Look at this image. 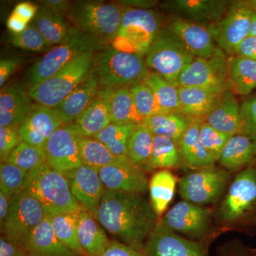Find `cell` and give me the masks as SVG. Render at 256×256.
I'll return each mask as SVG.
<instances>
[{"instance_id": "cell-1", "label": "cell", "mask_w": 256, "mask_h": 256, "mask_svg": "<svg viewBox=\"0 0 256 256\" xmlns=\"http://www.w3.org/2000/svg\"><path fill=\"white\" fill-rule=\"evenodd\" d=\"M97 220L118 242L144 252L159 216L143 194L106 190Z\"/></svg>"}, {"instance_id": "cell-2", "label": "cell", "mask_w": 256, "mask_h": 256, "mask_svg": "<svg viewBox=\"0 0 256 256\" xmlns=\"http://www.w3.org/2000/svg\"><path fill=\"white\" fill-rule=\"evenodd\" d=\"M220 232H250L256 228V166L239 172L216 213Z\"/></svg>"}, {"instance_id": "cell-3", "label": "cell", "mask_w": 256, "mask_h": 256, "mask_svg": "<svg viewBox=\"0 0 256 256\" xmlns=\"http://www.w3.org/2000/svg\"><path fill=\"white\" fill-rule=\"evenodd\" d=\"M90 72L99 87L114 90L142 82L150 73L141 56L106 46L94 54Z\"/></svg>"}, {"instance_id": "cell-4", "label": "cell", "mask_w": 256, "mask_h": 256, "mask_svg": "<svg viewBox=\"0 0 256 256\" xmlns=\"http://www.w3.org/2000/svg\"><path fill=\"white\" fill-rule=\"evenodd\" d=\"M30 173V182L25 192L40 202L46 216L77 213L82 210L70 192L65 175L46 163Z\"/></svg>"}, {"instance_id": "cell-5", "label": "cell", "mask_w": 256, "mask_h": 256, "mask_svg": "<svg viewBox=\"0 0 256 256\" xmlns=\"http://www.w3.org/2000/svg\"><path fill=\"white\" fill-rule=\"evenodd\" d=\"M106 47L92 35L73 26L66 41L44 56L32 66L28 72V88L54 75L77 57L96 53Z\"/></svg>"}, {"instance_id": "cell-6", "label": "cell", "mask_w": 256, "mask_h": 256, "mask_svg": "<svg viewBox=\"0 0 256 256\" xmlns=\"http://www.w3.org/2000/svg\"><path fill=\"white\" fill-rule=\"evenodd\" d=\"M162 20L152 10L126 8L110 46L144 56L160 34Z\"/></svg>"}, {"instance_id": "cell-7", "label": "cell", "mask_w": 256, "mask_h": 256, "mask_svg": "<svg viewBox=\"0 0 256 256\" xmlns=\"http://www.w3.org/2000/svg\"><path fill=\"white\" fill-rule=\"evenodd\" d=\"M124 10L116 3L78 2L72 5L68 16L75 28L92 35L106 46L118 32Z\"/></svg>"}, {"instance_id": "cell-8", "label": "cell", "mask_w": 256, "mask_h": 256, "mask_svg": "<svg viewBox=\"0 0 256 256\" xmlns=\"http://www.w3.org/2000/svg\"><path fill=\"white\" fill-rule=\"evenodd\" d=\"M94 54H84L77 57L50 78L28 88V95L38 104L56 108L88 74Z\"/></svg>"}, {"instance_id": "cell-9", "label": "cell", "mask_w": 256, "mask_h": 256, "mask_svg": "<svg viewBox=\"0 0 256 256\" xmlns=\"http://www.w3.org/2000/svg\"><path fill=\"white\" fill-rule=\"evenodd\" d=\"M195 57L169 32H160L146 55V66L172 85L178 87L183 70Z\"/></svg>"}, {"instance_id": "cell-10", "label": "cell", "mask_w": 256, "mask_h": 256, "mask_svg": "<svg viewBox=\"0 0 256 256\" xmlns=\"http://www.w3.org/2000/svg\"><path fill=\"white\" fill-rule=\"evenodd\" d=\"M232 173L222 168L194 170L178 180V192L184 201L195 204H213L220 201L229 186Z\"/></svg>"}, {"instance_id": "cell-11", "label": "cell", "mask_w": 256, "mask_h": 256, "mask_svg": "<svg viewBox=\"0 0 256 256\" xmlns=\"http://www.w3.org/2000/svg\"><path fill=\"white\" fill-rule=\"evenodd\" d=\"M46 212L35 197L24 192L12 196L9 213L1 228L2 236L22 246L44 218Z\"/></svg>"}, {"instance_id": "cell-12", "label": "cell", "mask_w": 256, "mask_h": 256, "mask_svg": "<svg viewBox=\"0 0 256 256\" xmlns=\"http://www.w3.org/2000/svg\"><path fill=\"white\" fill-rule=\"evenodd\" d=\"M160 220L166 228L186 238L198 242L210 238L212 212L206 207L183 200L172 207Z\"/></svg>"}, {"instance_id": "cell-13", "label": "cell", "mask_w": 256, "mask_h": 256, "mask_svg": "<svg viewBox=\"0 0 256 256\" xmlns=\"http://www.w3.org/2000/svg\"><path fill=\"white\" fill-rule=\"evenodd\" d=\"M180 86L202 88L220 92L228 90V60L223 52L212 58L195 57L180 76Z\"/></svg>"}, {"instance_id": "cell-14", "label": "cell", "mask_w": 256, "mask_h": 256, "mask_svg": "<svg viewBox=\"0 0 256 256\" xmlns=\"http://www.w3.org/2000/svg\"><path fill=\"white\" fill-rule=\"evenodd\" d=\"M82 137L73 124L58 128L43 146L46 164L64 174L82 166L79 149Z\"/></svg>"}, {"instance_id": "cell-15", "label": "cell", "mask_w": 256, "mask_h": 256, "mask_svg": "<svg viewBox=\"0 0 256 256\" xmlns=\"http://www.w3.org/2000/svg\"><path fill=\"white\" fill-rule=\"evenodd\" d=\"M208 242L182 237L159 220L146 240L144 252L146 256H208Z\"/></svg>"}, {"instance_id": "cell-16", "label": "cell", "mask_w": 256, "mask_h": 256, "mask_svg": "<svg viewBox=\"0 0 256 256\" xmlns=\"http://www.w3.org/2000/svg\"><path fill=\"white\" fill-rule=\"evenodd\" d=\"M252 15L245 8L230 6L222 20L208 28L222 52L235 56L239 45L250 35Z\"/></svg>"}, {"instance_id": "cell-17", "label": "cell", "mask_w": 256, "mask_h": 256, "mask_svg": "<svg viewBox=\"0 0 256 256\" xmlns=\"http://www.w3.org/2000/svg\"><path fill=\"white\" fill-rule=\"evenodd\" d=\"M64 175L79 205L97 220L98 210L106 191L99 176L98 170L82 164Z\"/></svg>"}, {"instance_id": "cell-18", "label": "cell", "mask_w": 256, "mask_h": 256, "mask_svg": "<svg viewBox=\"0 0 256 256\" xmlns=\"http://www.w3.org/2000/svg\"><path fill=\"white\" fill-rule=\"evenodd\" d=\"M232 2L227 0H170L162 3L161 8L176 18L206 26L222 20Z\"/></svg>"}, {"instance_id": "cell-19", "label": "cell", "mask_w": 256, "mask_h": 256, "mask_svg": "<svg viewBox=\"0 0 256 256\" xmlns=\"http://www.w3.org/2000/svg\"><path fill=\"white\" fill-rule=\"evenodd\" d=\"M64 126L54 108L33 104L20 127L18 132L23 142L43 148L58 128Z\"/></svg>"}, {"instance_id": "cell-20", "label": "cell", "mask_w": 256, "mask_h": 256, "mask_svg": "<svg viewBox=\"0 0 256 256\" xmlns=\"http://www.w3.org/2000/svg\"><path fill=\"white\" fill-rule=\"evenodd\" d=\"M168 32L176 36L194 57L212 58L223 52L216 45L208 26L176 18L170 22Z\"/></svg>"}, {"instance_id": "cell-21", "label": "cell", "mask_w": 256, "mask_h": 256, "mask_svg": "<svg viewBox=\"0 0 256 256\" xmlns=\"http://www.w3.org/2000/svg\"><path fill=\"white\" fill-rule=\"evenodd\" d=\"M98 174L106 190L109 191L144 194L149 188L146 172L128 158L100 168Z\"/></svg>"}, {"instance_id": "cell-22", "label": "cell", "mask_w": 256, "mask_h": 256, "mask_svg": "<svg viewBox=\"0 0 256 256\" xmlns=\"http://www.w3.org/2000/svg\"><path fill=\"white\" fill-rule=\"evenodd\" d=\"M178 90L180 102L178 112L188 118L192 122H205L224 92L184 86L178 87Z\"/></svg>"}, {"instance_id": "cell-23", "label": "cell", "mask_w": 256, "mask_h": 256, "mask_svg": "<svg viewBox=\"0 0 256 256\" xmlns=\"http://www.w3.org/2000/svg\"><path fill=\"white\" fill-rule=\"evenodd\" d=\"M109 89L98 90L95 98L74 122L82 137L94 138L112 122Z\"/></svg>"}, {"instance_id": "cell-24", "label": "cell", "mask_w": 256, "mask_h": 256, "mask_svg": "<svg viewBox=\"0 0 256 256\" xmlns=\"http://www.w3.org/2000/svg\"><path fill=\"white\" fill-rule=\"evenodd\" d=\"M205 122L230 136L244 134L240 106L232 90L223 92Z\"/></svg>"}, {"instance_id": "cell-25", "label": "cell", "mask_w": 256, "mask_h": 256, "mask_svg": "<svg viewBox=\"0 0 256 256\" xmlns=\"http://www.w3.org/2000/svg\"><path fill=\"white\" fill-rule=\"evenodd\" d=\"M98 90L97 78L90 69L78 86L54 108L63 124H74L94 100Z\"/></svg>"}, {"instance_id": "cell-26", "label": "cell", "mask_w": 256, "mask_h": 256, "mask_svg": "<svg viewBox=\"0 0 256 256\" xmlns=\"http://www.w3.org/2000/svg\"><path fill=\"white\" fill-rule=\"evenodd\" d=\"M22 246L28 256H78L58 238L48 216L28 236Z\"/></svg>"}, {"instance_id": "cell-27", "label": "cell", "mask_w": 256, "mask_h": 256, "mask_svg": "<svg viewBox=\"0 0 256 256\" xmlns=\"http://www.w3.org/2000/svg\"><path fill=\"white\" fill-rule=\"evenodd\" d=\"M28 92L18 84L3 88L0 94V126L20 127L31 109Z\"/></svg>"}, {"instance_id": "cell-28", "label": "cell", "mask_w": 256, "mask_h": 256, "mask_svg": "<svg viewBox=\"0 0 256 256\" xmlns=\"http://www.w3.org/2000/svg\"><path fill=\"white\" fill-rule=\"evenodd\" d=\"M220 168L230 173L242 170L256 164V142L244 134H236L229 140L220 160Z\"/></svg>"}, {"instance_id": "cell-29", "label": "cell", "mask_w": 256, "mask_h": 256, "mask_svg": "<svg viewBox=\"0 0 256 256\" xmlns=\"http://www.w3.org/2000/svg\"><path fill=\"white\" fill-rule=\"evenodd\" d=\"M77 236L85 256H99L110 240L95 217L84 210L77 213Z\"/></svg>"}, {"instance_id": "cell-30", "label": "cell", "mask_w": 256, "mask_h": 256, "mask_svg": "<svg viewBox=\"0 0 256 256\" xmlns=\"http://www.w3.org/2000/svg\"><path fill=\"white\" fill-rule=\"evenodd\" d=\"M201 124L192 122L178 144L185 164L194 170L212 168L216 162L200 140Z\"/></svg>"}, {"instance_id": "cell-31", "label": "cell", "mask_w": 256, "mask_h": 256, "mask_svg": "<svg viewBox=\"0 0 256 256\" xmlns=\"http://www.w3.org/2000/svg\"><path fill=\"white\" fill-rule=\"evenodd\" d=\"M32 24L41 32L50 47L58 46L66 41L72 30L63 14L46 6L38 9Z\"/></svg>"}, {"instance_id": "cell-32", "label": "cell", "mask_w": 256, "mask_h": 256, "mask_svg": "<svg viewBox=\"0 0 256 256\" xmlns=\"http://www.w3.org/2000/svg\"><path fill=\"white\" fill-rule=\"evenodd\" d=\"M229 90L240 96H248L256 88V60L239 56L228 60Z\"/></svg>"}, {"instance_id": "cell-33", "label": "cell", "mask_w": 256, "mask_h": 256, "mask_svg": "<svg viewBox=\"0 0 256 256\" xmlns=\"http://www.w3.org/2000/svg\"><path fill=\"white\" fill-rule=\"evenodd\" d=\"M142 124L154 136L168 138L178 144L192 122L180 112H168L144 119Z\"/></svg>"}, {"instance_id": "cell-34", "label": "cell", "mask_w": 256, "mask_h": 256, "mask_svg": "<svg viewBox=\"0 0 256 256\" xmlns=\"http://www.w3.org/2000/svg\"><path fill=\"white\" fill-rule=\"evenodd\" d=\"M178 180L169 170L154 173L149 182L150 200L156 215L161 216L174 198Z\"/></svg>"}, {"instance_id": "cell-35", "label": "cell", "mask_w": 256, "mask_h": 256, "mask_svg": "<svg viewBox=\"0 0 256 256\" xmlns=\"http://www.w3.org/2000/svg\"><path fill=\"white\" fill-rule=\"evenodd\" d=\"M154 134L142 122L133 130L128 144V158L144 172H150Z\"/></svg>"}, {"instance_id": "cell-36", "label": "cell", "mask_w": 256, "mask_h": 256, "mask_svg": "<svg viewBox=\"0 0 256 256\" xmlns=\"http://www.w3.org/2000/svg\"><path fill=\"white\" fill-rule=\"evenodd\" d=\"M109 100L112 122L118 124H139L142 122L143 119L138 114L133 102L130 87L110 90Z\"/></svg>"}, {"instance_id": "cell-37", "label": "cell", "mask_w": 256, "mask_h": 256, "mask_svg": "<svg viewBox=\"0 0 256 256\" xmlns=\"http://www.w3.org/2000/svg\"><path fill=\"white\" fill-rule=\"evenodd\" d=\"M185 163L178 144L168 138L154 136L150 172L156 169L180 168Z\"/></svg>"}, {"instance_id": "cell-38", "label": "cell", "mask_w": 256, "mask_h": 256, "mask_svg": "<svg viewBox=\"0 0 256 256\" xmlns=\"http://www.w3.org/2000/svg\"><path fill=\"white\" fill-rule=\"evenodd\" d=\"M79 149L82 164L98 170L120 162L128 158L114 156L102 142L94 138L82 137Z\"/></svg>"}, {"instance_id": "cell-39", "label": "cell", "mask_w": 256, "mask_h": 256, "mask_svg": "<svg viewBox=\"0 0 256 256\" xmlns=\"http://www.w3.org/2000/svg\"><path fill=\"white\" fill-rule=\"evenodd\" d=\"M137 124L111 122L94 138L102 142L114 156L128 158V144Z\"/></svg>"}, {"instance_id": "cell-40", "label": "cell", "mask_w": 256, "mask_h": 256, "mask_svg": "<svg viewBox=\"0 0 256 256\" xmlns=\"http://www.w3.org/2000/svg\"><path fill=\"white\" fill-rule=\"evenodd\" d=\"M143 82L152 90L160 108L164 112H178L180 102L178 87L152 72H150Z\"/></svg>"}, {"instance_id": "cell-41", "label": "cell", "mask_w": 256, "mask_h": 256, "mask_svg": "<svg viewBox=\"0 0 256 256\" xmlns=\"http://www.w3.org/2000/svg\"><path fill=\"white\" fill-rule=\"evenodd\" d=\"M77 213L60 214L50 217V220L60 242L78 256H85L77 236Z\"/></svg>"}, {"instance_id": "cell-42", "label": "cell", "mask_w": 256, "mask_h": 256, "mask_svg": "<svg viewBox=\"0 0 256 256\" xmlns=\"http://www.w3.org/2000/svg\"><path fill=\"white\" fill-rule=\"evenodd\" d=\"M30 173L16 165L3 162L0 164V192L13 196L26 191Z\"/></svg>"}, {"instance_id": "cell-43", "label": "cell", "mask_w": 256, "mask_h": 256, "mask_svg": "<svg viewBox=\"0 0 256 256\" xmlns=\"http://www.w3.org/2000/svg\"><path fill=\"white\" fill-rule=\"evenodd\" d=\"M4 162L16 165L28 172H31L46 163L43 148L32 146L23 141Z\"/></svg>"}, {"instance_id": "cell-44", "label": "cell", "mask_w": 256, "mask_h": 256, "mask_svg": "<svg viewBox=\"0 0 256 256\" xmlns=\"http://www.w3.org/2000/svg\"><path fill=\"white\" fill-rule=\"evenodd\" d=\"M130 92L138 114L143 120L164 112L160 108L152 90L144 82L132 86Z\"/></svg>"}, {"instance_id": "cell-45", "label": "cell", "mask_w": 256, "mask_h": 256, "mask_svg": "<svg viewBox=\"0 0 256 256\" xmlns=\"http://www.w3.org/2000/svg\"><path fill=\"white\" fill-rule=\"evenodd\" d=\"M201 142L207 151L218 162L224 148L232 136L220 132L206 122H202L200 129Z\"/></svg>"}, {"instance_id": "cell-46", "label": "cell", "mask_w": 256, "mask_h": 256, "mask_svg": "<svg viewBox=\"0 0 256 256\" xmlns=\"http://www.w3.org/2000/svg\"><path fill=\"white\" fill-rule=\"evenodd\" d=\"M11 43L16 48L30 52H45L50 48L41 32L33 24H28L24 31L13 35Z\"/></svg>"}, {"instance_id": "cell-47", "label": "cell", "mask_w": 256, "mask_h": 256, "mask_svg": "<svg viewBox=\"0 0 256 256\" xmlns=\"http://www.w3.org/2000/svg\"><path fill=\"white\" fill-rule=\"evenodd\" d=\"M22 142L18 132V128L12 126H0V160L1 162L6 158Z\"/></svg>"}, {"instance_id": "cell-48", "label": "cell", "mask_w": 256, "mask_h": 256, "mask_svg": "<svg viewBox=\"0 0 256 256\" xmlns=\"http://www.w3.org/2000/svg\"><path fill=\"white\" fill-rule=\"evenodd\" d=\"M244 134L256 142V96L248 98L240 105Z\"/></svg>"}, {"instance_id": "cell-49", "label": "cell", "mask_w": 256, "mask_h": 256, "mask_svg": "<svg viewBox=\"0 0 256 256\" xmlns=\"http://www.w3.org/2000/svg\"><path fill=\"white\" fill-rule=\"evenodd\" d=\"M99 256H146L144 252L129 246L118 240H110Z\"/></svg>"}, {"instance_id": "cell-50", "label": "cell", "mask_w": 256, "mask_h": 256, "mask_svg": "<svg viewBox=\"0 0 256 256\" xmlns=\"http://www.w3.org/2000/svg\"><path fill=\"white\" fill-rule=\"evenodd\" d=\"M21 62L18 57L5 58L0 62V87L2 88L5 82L14 73Z\"/></svg>"}, {"instance_id": "cell-51", "label": "cell", "mask_w": 256, "mask_h": 256, "mask_svg": "<svg viewBox=\"0 0 256 256\" xmlns=\"http://www.w3.org/2000/svg\"><path fill=\"white\" fill-rule=\"evenodd\" d=\"M246 247L238 240L225 242L218 248L216 256H246Z\"/></svg>"}, {"instance_id": "cell-52", "label": "cell", "mask_w": 256, "mask_h": 256, "mask_svg": "<svg viewBox=\"0 0 256 256\" xmlns=\"http://www.w3.org/2000/svg\"><path fill=\"white\" fill-rule=\"evenodd\" d=\"M0 256H28L24 248L3 237L0 238Z\"/></svg>"}, {"instance_id": "cell-53", "label": "cell", "mask_w": 256, "mask_h": 256, "mask_svg": "<svg viewBox=\"0 0 256 256\" xmlns=\"http://www.w3.org/2000/svg\"><path fill=\"white\" fill-rule=\"evenodd\" d=\"M235 56L256 60V37L248 36L237 48Z\"/></svg>"}, {"instance_id": "cell-54", "label": "cell", "mask_w": 256, "mask_h": 256, "mask_svg": "<svg viewBox=\"0 0 256 256\" xmlns=\"http://www.w3.org/2000/svg\"><path fill=\"white\" fill-rule=\"evenodd\" d=\"M38 10L36 4L24 2L18 3L15 6L13 12L28 23L35 18Z\"/></svg>"}, {"instance_id": "cell-55", "label": "cell", "mask_w": 256, "mask_h": 256, "mask_svg": "<svg viewBox=\"0 0 256 256\" xmlns=\"http://www.w3.org/2000/svg\"><path fill=\"white\" fill-rule=\"evenodd\" d=\"M28 23L26 22L23 18L18 16V15L12 13L6 22V26L10 32H12L14 34L21 33L24 31L28 28Z\"/></svg>"}, {"instance_id": "cell-56", "label": "cell", "mask_w": 256, "mask_h": 256, "mask_svg": "<svg viewBox=\"0 0 256 256\" xmlns=\"http://www.w3.org/2000/svg\"><path fill=\"white\" fill-rule=\"evenodd\" d=\"M40 2H42L41 4L43 6H46L62 14L64 13L68 14L72 6L70 2L65 1V0H46V1H41Z\"/></svg>"}, {"instance_id": "cell-57", "label": "cell", "mask_w": 256, "mask_h": 256, "mask_svg": "<svg viewBox=\"0 0 256 256\" xmlns=\"http://www.w3.org/2000/svg\"><path fill=\"white\" fill-rule=\"evenodd\" d=\"M11 196H8L2 192H0V226H4L5 220L9 213Z\"/></svg>"}, {"instance_id": "cell-58", "label": "cell", "mask_w": 256, "mask_h": 256, "mask_svg": "<svg viewBox=\"0 0 256 256\" xmlns=\"http://www.w3.org/2000/svg\"><path fill=\"white\" fill-rule=\"evenodd\" d=\"M121 4L127 5L130 8L134 9L150 10V8H153L156 4V1H148V0H129V1H122Z\"/></svg>"}, {"instance_id": "cell-59", "label": "cell", "mask_w": 256, "mask_h": 256, "mask_svg": "<svg viewBox=\"0 0 256 256\" xmlns=\"http://www.w3.org/2000/svg\"><path fill=\"white\" fill-rule=\"evenodd\" d=\"M230 8H242L250 10L256 14V0H238L232 1Z\"/></svg>"}, {"instance_id": "cell-60", "label": "cell", "mask_w": 256, "mask_h": 256, "mask_svg": "<svg viewBox=\"0 0 256 256\" xmlns=\"http://www.w3.org/2000/svg\"><path fill=\"white\" fill-rule=\"evenodd\" d=\"M249 36L256 37V14L254 13L252 18V26H250V35Z\"/></svg>"}, {"instance_id": "cell-61", "label": "cell", "mask_w": 256, "mask_h": 256, "mask_svg": "<svg viewBox=\"0 0 256 256\" xmlns=\"http://www.w3.org/2000/svg\"><path fill=\"white\" fill-rule=\"evenodd\" d=\"M246 256H256V248L246 247Z\"/></svg>"}]
</instances>
